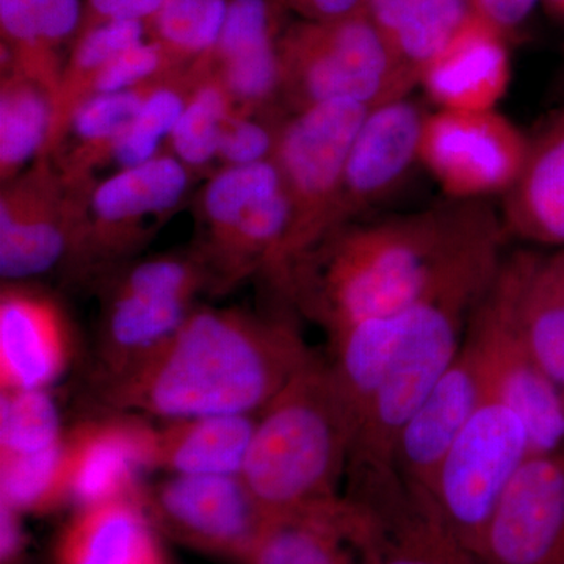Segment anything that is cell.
<instances>
[{"mask_svg": "<svg viewBox=\"0 0 564 564\" xmlns=\"http://www.w3.org/2000/svg\"><path fill=\"white\" fill-rule=\"evenodd\" d=\"M502 218L485 202H452L340 229L281 282L328 336L406 310L503 259Z\"/></svg>", "mask_w": 564, "mask_h": 564, "instance_id": "6da1fadb", "label": "cell"}, {"mask_svg": "<svg viewBox=\"0 0 564 564\" xmlns=\"http://www.w3.org/2000/svg\"><path fill=\"white\" fill-rule=\"evenodd\" d=\"M314 355L292 323L195 307L158 350L101 383L102 402L163 421L259 414Z\"/></svg>", "mask_w": 564, "mask_h": 564, "instance_id": "7a4b0ae2", "label": "cell"}, {"mask_svg": "<svg viewBox=\"0 0 564 564\" xmlns=\"http://www.w3.org/2000/svg\"><path fill=\"white\" fill-rule=\"evenodd\" d=\"M355 434L328 359L314 355L259 413L240 477L265 516L337 502Z\"/></svg>", "mask_w": 564, "mask_h": 564, "instance_id": "3957f363", "label": "cell"}, {"mask_svg": "<svg viewBox=\"0 0 564 564\" xmlns=\"http://www.w3.org/2000/svg\"><path fill=\"white\" fill-rule=\"evenodd\" d=\"M500 265L481 267L408 307L402 343L359 423L347 473L395 466L400 434L454 362L470 318Z\"/></svg>", "mask_w": 564, "mask_h": 564, "instance_id": "277c9868", "label": "cell"}, {"mask_svg": "<svg viewBox=\"0 0 564 564\" xmlns=\"http://www.w3.org/2000/svg\"><path fill=\"white\" fill-rule=\"evenodd\" d=\"M280 98L293 111L351 101L367 109L414 90L366 10L334 21H302L280 41Z\"/></svg>", "mask_w": 564, "mask_h": 564, "instance_id": "5b68a950", "label": "cell"}, {"mask_svg": "<svg viewBox=\"0 0 564 564\" xmlns=\"http://www.w3.org/2000/svg\"><path fill=\"white\" fill-rule=\"evenodd\" d=\"M351 101L318 104L282 121L274 162L280 169L291 221L270 265L278 282L333 234L345 162L366 118Z\"/></svg>", "mask_w": 564, "mask_h": 564, "instance_id": "8992f818", "label": "cell"}, {"mask_svg": "<svg viewBox=\"0 0 564 564\" xmlns=\"http://www.w3.org/2000/svg\"><path fill=\"white\" fill-rule=\"evenodd\" d=\"M344 488L361 564H485L395 466L350 470Z\"/></svg>", "mask_w": 564, "mask_h": 564, "instance_id": "52a82bcc", "label": "cell"}, {"mask_svg": "<svg viewBox=\"0 0 564 564\" xmlns=\"http://www.w3.org/2000/svg\"><path fill=\"white\" fill-rule=\"evenodd\" d=\"M529 456L524 422L489 393L445 452L430 496L445 524L475 554L497 505Z\"/></svg>", "mask_w": 564, "mask_h": 564, "instance_id": "ba28073f", "label": "cell"}, {"mask_svg": "<svg viewBox=\"0 0 564 564\" xmlns=\"http://www.w3.org/2000/svg\"><path fill=\"white\" fill-rule=\"evenodd\" d=\"M209 282L203 256H159L126 270L104 307L98 339L101 383L158 350L195 311L196 295Z\"/></svg>", "mask_w": 564, "mask_h": 564, "instance_id": "9c48e42d", "label": "cell"}, {"mask_svg": "<svg viewBox=\"0 0 564 564\" xmlns=\"http://www.w3.org/2000/svg\"><path fill=\"white\" fill-rule=\"evenodd\" d=\"M529 137L499 110L437 109L423 121L419 163L452 202H485L510 191Z\"/></svg>", "mask_w": 564, "mask_h": 564, "instance_id": "30bf717a", "label": "cell"}, {"mask_svg": "<svg viewBox=\"0 0 564 564\" xmlns=\"http://www.w3.org/2000/svg\"><path fill=\"white\" fill-rule=\"evenodd\" d=\"M484 355L489 395L524 422L532 455H564V408L516 322L510 281L500 265L470 318Z\"/></svg>", "mask_w": 564, "mask_h": 564, "instance_id": "8fae6325", "label": "cell"}, {"mask_svg": "<svg viewBox=\"0 0 564 564\" xmlns=\"http://www.w3.org/2000/svg\"><path fill=\"white\" fill-rule=\"evenodd\" d=\"M77 195L36 159L29 172L3 185L0 196V274L20 282L51 272L76 254Z\"/></svg>", "mask_w": 564, "mask_h": 564, "instance_id": "7c38bea8", "label": "cell"}, {"mask_svg": "<svg viewBox=\"0 0 564 564\" xmlns=\"http://www.w3.org/2000/svg\"><path fill=\"white\" fill-rule=\"evenodd\" d=\"M141 499L166 532L236 558L248 560L267 518L240 475H166Z\"/></svg>", "mask_w": 564, "mask_h": 564, "instance_id": "4fadbf2b", "label": "cell"}, {"mask_svg": "<svg viewBox=\"0 0 564 564\" xmlns=\"http://www.w3.org/2000/svg\"><path fill=\"white\" fill-rule=\"evenodd\" d=\"M191 170L170 154L120 170L77 192V245L74 258H113L132 247L152 218L176 207L187 192Z\"/></svg>", "mask_w": 564, "mask_h": 564, "instance_id": "5bb4252c", "label": "cell"}, {"mask_svg": "<svg viewBox=\"0 0 564 564\" xmlns=\"http://www.w3.org/2000/svg\"><path fill=\"white\" fill-rule=\"evenodd\" d=\"M485 564H564V455H532L486 527Z\"/></svg>", "mask_w": 564, "mask_h": 564, "instance_id": "9a60e30c", "label": "cell"}, {"mask_svg": "<svg viewBox=\"0 0 564 564\" xmlns=\"http://www.w3.org/2000/svg\"><path fill=\"white\" fill-rule=\"evenodd\" d=\"M425 118L426 111L410 96L367 111L345 162L333 234L351 226L402 184L419 163Z\"/></svg>", "mask_w": 564, "mask_h": 564, "instance_id": "2e32d148", "label": "cell"}, {"mask_svg": "<svg viewBox=\"0 0 564 564\" xmlns=\"http://www.w3.org/2000/svg\"><path fill=\"white\" fill-rule=\"evenodd\" d=\"M486 395L484 355L469 322L454 362L400 434L393 464L404 480L432 491L445 452Z\"/></svg>", "mask_w": 564, "mask_h": 564, "instance_id": "e0dca14e", "label": "cell"}, {"mask_svg": "<svg viewBox=\"0 0 564 564\" xmlns=\"http://www.w3.org/2000/svg\"><path fill=\"white\" fill-rule=\"evenodd\" d=\"M152 458L154 426L132 414L80 423L65 436L66 496L88 507L140 494Z\"/></svg>", "mask_w": 564, "mask_h": 564, "instance_id": "ac0fdd59", "label": "cell"}, {"mask_svg": "<svg viewBox=\"0 0 564 564\" xmlns=\"http://www.w3.org/2000/svg\"><path fill=\"white\" fill-rule=\"evenodd\" d=\"M70 350L61 304L47 293L7 282L0 293L2 392L50 388L65 372Z\"/></svg>", "mask_w": 564, "mask_h": 564, "instance_id": "d6986e66", "label": "cell"}, {"mask_svg": "<svg viewBox=\"0 0 564 564\" xmlns=\"http://www.w3.org/2000/svg\"><path fill=\"white\" fill-rule=\"evenodd\" d=\"M511 76L507 33L470 10L447 46L423 70L419 87L441 110H496Z\"/></svg>", "mask_w": 564, "mask_h": 564, "instance_id": "ffe728a7", "label": "cell"}, {"mask_svg": "<svg viewBox=\"0 0 564 564\" xmlns=\"http://www.w3.org/2000/svg\"><path fill=\"white\" fill-rule=\"evenodd\" d=\"M502 198L507 237L564 248V107L529 137L524 169Z\"/></svg>", "mask_w": 564, "mask_h": 564, "instance_id": "44dd1931", "label": "cell"}, {"mask_svg": "<svg viewBox=\"0 0 564 564\" xmlns=\"http://www.w3.org/2000/svg\"><path fill=\"white\" fill-rule=\"evenodd\" d=\"M516 322L564 408V248L505 254Z\"/></svg>", "mask_w": 564, "mask_h": 564, "instance_id": "7402d4cb", "label": "cell"}, {"mask_svg": "<svg viewBox=\"0 0 564 564\" xmlns=\"http://www.w3.org/2000/svg\"><path fill=\"white\" fill-rule=\"evenodd\" d=\"M61 564H165L140 494L80 507L58 544Z\"/></svg>", "mask_w": 564, "mask_h": 564, "instance_id": "603a6c76", "label": "cell"}, {"mask_svg": "<svg viewBox=\"0 0 564 564\" xmlns=\"http://www.w3.org/2000/svg\"><path fill=\"white\" fill-rule=\"evenodd\" d=\"M259 414L202 415L154 429L152 469L166 475H240Z\"/></svg>", "mask_w": 564, "mask_h": 564, "instance_id": "cb8c5ba5", "label": "cell"}, {"mask_svg": "<svg viewBox=\"0 0 564 564\" xmlns=\"http://www.w3.org/2000/svg\"><path fill=\"white\" fill-rule=\"evenodd\" d=\"M82 21L80 0H0L9 69L54 96L63 73L58 50L79 31Z\"/></svg>", "mask_w": 564, "mask_h": 564, "instance_id": "d4e9b609", "label": "cell"}, {"mask_svg": "<svg viewBox=\"0 0 564 564\" xmlns=\"http://www.w3.org/2000/svg\"><path fill=\"white\" fill-rule=\"evenodd\" d=\"M248 564H361L345 499L267 516Z\"/></svg>", "mask_w": 564, "mask_h": 564, "instance_id": "484cf974", "label": "cell"}, {"mask_svg": "<svg viewBox=\"0 0 564 564\" xmlns=\"http://www.w3.org/2000/svg\"><path fill=\"white\" fill-rule=\"evenodd\" d=\"M364 10L393 61L419 87L426 66L470 13V0H366Z\"/></svg>", "mask_w": 564, "mask_h": 564, "instance_id": "4316f807", "label": "cell"}, {"mask_svg": "<svg viewBox=\"0 0 564 564\" xmlns=\"http://www.w3.org/2000/svg\"><path fill=\"white\" fill-rule=\"evenodd\" d=\"M154 82L132 90L93 96L74 111L63 137V140L70 137L73 151L62 162V170L58 172L69 188H84L90 174L99 165L113 159L118 139L139 113Z\"/></svg>", "mask_w": 564, "mask_h": 564, "instance_id": "83f0119b", "label": "cell"}, {"mask_svg": "<svg viewBox=\"0 0 564 564\" xmlns=\"http://www.w3.org/2000/svg\"><path fill=\"white\" fill-rule=\"evenodd\" d=\"M52 96L40 84L7 69L0 88V180H17L50 139Z\"/></svg>", "mask_w": 564, "mask_h": 564, "instance_id": "f1b7e54d", "label": "cell"}, {"mask_svg": "<svg viewBox=\"0 0 564 564\" xmlns=\"http://www.w3.org/2000/svg\"><path fill=\"white\" fill-rule=\"evenodd\" d=\"M191 91L170 141L188 170L218 159L223 132L234 115L231 96L214 70H192Z\"/></svg>", "mask_w": 564, "mask_h": 564, "instance_id": "f546056e", "label": "cell"}, {"mask_svg": "<svg viewBox=\"0 0 564 564\" xmlns=\"http://www.w3.org/2000/svg\"><path fill=\"white\" fill-rule=\"evenodd\" d=\"M282 188L284 182L274 159L254 165L223 166L203 193L207 252L218 247L248 212Z\"/></svg>", "mask_w": 564, "mask_h": 564, "instance_id": "4dcf8cb0", "label": "cell"}, {"mask_svg": "<svg viewBox=\"0 0 564 564\" xmlns=\"http://www.w3.org/2000/svg\"><path fill=\"white\" fill-rule=\"evenodd\" d=\"M229 0H165L150 21L155 41L174 65L195 58L193 68L209 62L220 40Z\"/></svg>", "mask_w": 564, "mask_h": 564, "instance_id": "1f68e13d", "label": "cell"}, {"mask_svg": "<svg viewBox=\"0 0 564 564\" xmlns=\"http://www.w3.org/2000/svg\"><path fill=\"white\" fill-rule=\"evenodd\" d=\"M191 91V77L169 76L154 82L139 113L121 133L113 159L120 170L132 169L158 158L163 139H170Z\"/></svg>", "mask_w": 564, "mask_h": 564, "instance_id": "d6a6232c", "label": "cell"}, {"mask_svg": "<svg viewBox=\"0 0 564 564\" xmlns=\"http://www.w3.org/2000/svg\"><path fill=\"white\" fill-rule=\"evenodd\" d=\"M57 404L46 389L2 392L0 458L44 454L65 441Z\"/></svg>", "mask_w": 564, "mask_h": 564, "instance_id": "836d02e7", "label": "cell"}, {"mask_svg": "<svg viewBox=\"0 0 564 564\" xmlns=\"http://www.w3.org/2000/svg\"><path fill=\"white\" fill-rule=\"evenodd\" d=\"M0 497L21 514L51 510L68 500L65 441L44 454L0 458Z\"/></svg>", "mask_w": 564, "mask_h": 564, "instance_id": "e575fe53", "label": "cell"}, {"mask_svg": "<svg viewBox=\"0 0 564 564\" xmlns=\"http://www.w3.org/2000/svg\"><path fill=\"white\" fill-rule=\"evenodd\" d=\"M177 66L155 40H144L121 52L96 73L88 87L87 99L132 90L150 82L173 76Z\"/></svg>", "mask_w": 564, "mask_h": 564, "instance_id": "d590c367", "label": "cell"}, {"mask_svg": "<svg viewBox=\"0 0 564 564\" xmlns=\"http://www.w3.org/2000/svg\"><path fill=\"white\" fill-rule=\"evenodd\" d=\"M281 124L282 121L261 120L258 113H234L223 132L218 151L223 166H245L272 161Z\"/></svg>", "mask_w": 564, "mask_h": 564, "instance_id": "8d00e7d4", "label": "cell"}, {"mask_svg": "<svg viewBox=\"0 0 564 564\" xmlns=\"http://www.w3.org/2000/svg\"><path fill=\"white\" fill-rule=\"evenodd\" d=\"M165 0H87V28L102 21L150 22Z\"/></svg>", "mask_w": 564, "mask_h": 564, "instance_id": "74e56055", "label": "cell"}, {"mask_svg": "<svg viewBox=\"0 0 564 564\" xmlns=\"http://www.w3.org/2000/svg\"><path fill=\"white\" fill-rule=\"evenodd\" d=\"M541 0H470V10L507 35L524 24Z\"/></svg>", "mask_w": 564, "mask_h": 564, "instance_id": "f35d334b", "label": "cell"}, {"mask_svg": "<svg viewBox=\"0 0 564 564\" xmlns=\"http://www.w3.org/2000/svg\"><path fill=\"white\" fill-rule=\"evenodd\" d=\"M284 9L295 11L303 21H334L358 13L366 0H278Z\"/></svg>", "mask_w": 564, "mask_h": 564, "instance_id": "ab89813d", "label": "cell"}, {"mask_svg": "<svg viewBox=\"0 0 564 564\" xmlns=\"http://www.w3.org/2000/svg\"><path fill=\"white\" fill-rule=\"evenodd\" d=\"M20 518V511L9 505L0 503V558H2V564L14 562L24 545Z\"/></svg>", "mask_w": 564, "mask_h": 564, "instance_id": "60d3db41", "label": "cell"}, {"mask_svg": "<svg viewBox=\"0 0 564 564\" xmlns=\"http://www.w3.org/2000/svg\"><path fill=\"white\" fill-rule=\"evenodd\" d=\"M544 3L545 10L556 18V20L564 22V0H541Z\"/></svg>", "mask_w": 564, "mask_h": 564, "instance_id": "b9f144b4", "label": "cell"}]
</instances>
